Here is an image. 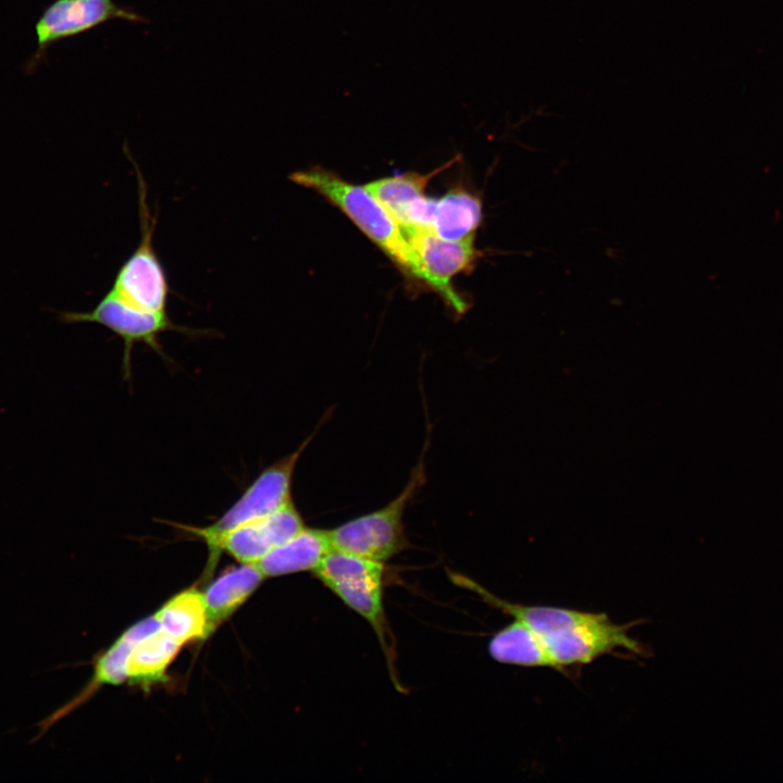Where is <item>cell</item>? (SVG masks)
Returning <instances> with one entry per match:
<instances>
[{
    "label": "cell",
    "instance_id": "1",
    "mask_svg": "<svg viewBox=\"0 0 783 783\" xmlns=\"http://www.w3.org/2000/svg\"><path fill=\"white\" fill-rule=\"evenodd\" d=\"M448 575L453 584L475 593L488 606L525 623L539 637L558 671L592 663L619 650L635 657L648 654L644 644L630 635L631 624H617L602 612L514 604L463 574Z\"/></svg>",
    "mask_w": 783,
    "mask_h": 783
},
{
    "label": "cell",
    "instance_id": "2",
    "mask_svg": "<svg viewBox=\"0 0 783 783\" xmlns=\"http://www.w3.org/2000/svg\"><path fill=\"white\" fill-rule=\"evenodd\" d=\"M289 179L310 188L339 208L401 271L408 281L435 291L438 284L425 272L398 223L365 189L321 166L294 172Z\"/></svg>",
    "mask_w": 783,
    "mask_h": 783
},
{
    "label": "cell",
    "instance_id": "3",
    "mask_svg": "<svg viewBox=\"0 0 783 783\" xmlns=\"http://www.w3.org/2000/svg\"><path fill=\"white\" fill-rule=\"evenodd\" d=\"M314 434L303 440L298 448L265 468L251 482L240 497L223 512L213 523L195 526L176 522H167L202 540L208 548V561L203 576L209 580L219 562V542L227 532L272 513L291 500V482L299 458L306 450Z\"/></svg>",
    "mask_w": 783,
    "mask_h": 783
},
{
    "label": "cell",
    "instance_id": "4",
    "mask_svg": "<svg viewBox=\"0 0 783 783\" xmlns=\"http://www.w3.org/2000/svg\"><path fill=\"white\" fill-rule=\"evenodd\" d=\"M412 470L402 492L390 502L330 531L333 549L385 562L409 546L403 514L407 504L425 482L424 456Z\"/></svg>",
    "mask_w": 783,
    "mask_h": 783
},
{
    "label": "cell",
    "instance_id": "5",
    "mask_svg": "<svg viewBox=\"0 0 783 783\" xmlns=\"http://www.w3.org/2000/svg\"><path fill=\"white\" fill-rule=\"evenodd\" d=\"M64 324L96 323L116 334L124 343L122 375L132 381V352L135 344L144 343L161 358L170 361L159 340L165 332H179L189 336L208 335V331L192 330L175 324L167 312H152L137 308L108 290L89 311L53 310Z\"/></svg>",
    "mask_w": 783,
    "mask_h": 783
},
{
    "label": "cell",
    "instance_id": "6",
    "mask_svg": "<svg viewBox=\"0 0 783 783\" xmlns=\"http://www.w3.org/2000/svg\"><path fill=\"white\" fill-rule=\"evenodd\" d=\"M133 164L138 183L140 239L120 266L109 290L137 308L167 312L170 285L152 240L158 216L151 213L148 206L144 176L137 163L133 161Z\"/></svg>",
    "mask_w": 783,
    "mask_h": 783
},
{
    "label": "cell",
    "instance_id": "7",
    "mask_svg": "<svg viewBox=\"0 0 783 783\" xmlns=\"http://www.w3.org/2000/svg\"><path fill=\"white\" fill-rule=\"evenodd\" d=\"M313 573L347 607L368 621L386 649L384 562L332 549Z\"/></svg>",
    "mask_w": 783,
    "mask_h": 783
},
{
    "label": "cell",
    "instance_id": "8",
    "mask_svg": "<svg viewBox=\"0 0 783 783\" xmlns=\"http://www.w3.org/2000/svg\"><path fill=\"white\" fill-rule=\"evenodd\" d=\"M112 20L147 22L144 16L113 0H54L35 24L37 49L26 65V72L38 66L52 45Z\"/></svg>",
    "mask_w": 783,
    "mask_h": 783
},
{
    "label": "cell",
    "instance_id": "9",
    "mask_svg": "<svg viewBox=\"0 0 783 783\" xmlns=\"http://www.w3.org/2000/svg\"><path fill=\"white\" fill-rule=\"evenodd\" d=\"M482 217L481 199L463 187H457L442 198L433 199L424 195L411 202L399 226L405 235L424 228L440 238L458 240L474 235Z\"/></svg>",
    "mask_w": 783,
    "mask_h": 783
},
{
    "label": "cell",
    "instance_id": "10",
    "mask_svg": "<svg viewBox=\"0 0 783 783\" xmlns=\"http://www.w3.org/2000/svg\"><path fill=\"white\" fill-rule=\"evenodd\" d=\"M406 237L417 251L425 272L438 284L443 300L456 314H463L469 303L455 290L450 278L470 270L481 256L474 246V235L448 240L428 229L418 228L407 233Z\"/></svg>",
    "mask_w": 783,
    "mask_h": 783
},
{
    "label": "cell",
    "instance_id": "11",
    "mask_svg": "<svg viewBox=\"0 0 783 783\" xmlns=\"http://www.w3.org/2000/svg\"><path fill=\"white\" fill-rule=\"evenodd\" d=\"M160 629L156 616L145 618L129 626L109 648L94 660V671L86 685L66 703L54 709L35 726L33 742L41 738L52 726L87 703L102 685H119L127 680V662L134 645Z\"/></svg>",
    "mask_w": 783,
    "mask_h": 783
},
{
    "label": "cell",
    "instance_id": "12",
    "mask_svg": "<svg viewBox=\"0 0 783 783\" xmlns=\"http://www.w3.org/2000/svg\"><path fill=\"white\" fill-rule=\"evenodd\" d=\"M303 519L293 501L262 518L245 523L222 536L217 550L239 563H257L304 527Z\"/></svg>",
    "mask_w": 783,
    "mask_h": 783
},
{
    "label": "cell",
    "instance_id": "13",
    "mask_svg": "<svg viewBox=\"0 0 783 783\" xmlns=\"http://www.w3.org/2000/svg\"><path fill=\"white\" fill-rule=\"evenodd\" d=\"M333 549L330 531L304 526L254 563L264 577L314 571Z\"/></svg>",
    "mask_w": 783,
    "mask_h": 783
},
{
    "label": "cell",
    "instance_id": "14",
    "mask_svg": "<svg viewBox=\"0 0 783 783\" xmlns=\"http://www.w3.org/2000/svg\"><path fill=\"white\" fill-rule=\"evenodd\" d=\"M264 579L254 563H240L211 582L203 593L210 632L239 609Z\"/></svg>",
    "mask_w": 783,
    "mask_h": 783
},
{
    "label": "cell",
    "instance_id": "15",
    "mask_svg": "<svg viewBox=\"0 0 783 783\" xmlns=\"http://www.w3.org/2000/svg\"><path fill=\"white\" fill-rule=\"evenodd\" d=\"M154 616L160 629L182 645L211 634L204 594L195 587L174 595Z\"/></svg>",
    "mask_w": 783,
    "mask_h": 783
},
{
    "label": "cell",
    "instance_id": "16",
    "mask_svg": "<svg viewBox=\"0 0 783 783\" xmlns=\"http://www.w3.org/2000/svg\"><path fill=\"white\" fill-rule=\"evenodd\" d=\"M183 645L161 629L139 639L127 662V681L148 691L166 680V671Z\"/></svg>",
    "mask_w": 783,
    "mask_h": 783
},
{
    "label": "cell",
    "instance_id": "17",
    "mask_svg": "<svg viewBox=\"0 0 783 783\" xmlns=\"http://www.w3.org/2000/svg\"><path fill=\"white\" fill-rule=\"evenodd\" d=\"M488 652L500 663L554 669L552 660L539 637L518 619L493 635Z\"/></svg>",
    "mask_w": 783,
    "mask_h": 783
},
{
    "label": "cell",
    "instance_id": "18",
    "mask_svg": "<svg viewBox=\"0 0 783 783\" xmlns=\"http://www.w3.org/2000/svg\"><path fill=\"white\" fill-rule=\"evenodd\" d=\"M455 159L438 169L427 173H407L384 177L364 185L365 189L388 211L398 223L408 206L425 195L428 182L442 171H445Z\"/></svg>",
    "mask_w": 783,
    "mask_h": 783
}]
</instances>
